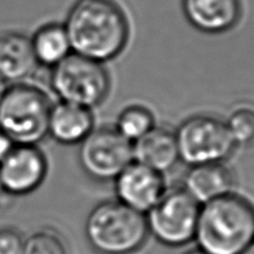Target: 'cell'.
Instances as JSON below:
<instances>
[{"label":"cell","mask_w":254,"mask_h":254,"mask_svg":"<svg viewBox=\"0 0 254 254\" xmlns=\"http://www.w3.org/2000/svg\"><path fill=\"white\" fill-rule=\"evenodd\" d=\"M208 254H241L254 241V206L233 192L201 205L195 240Z\"/></svg>","instance_id":"2"},{"label":"cell","mask_w":254,"mask_h":254,"mask_svg":"<svg viewBox=\"0 0 254 254\" xmlns=\"http://www.w3.org/2000/svg\"><path fill=\"white\" fill-rule=\"evenodd\" d=\"M64 26L72 54L103 64L124 51L130 34L128 16L116 0H76Z\"/></svg>","instance_id":"1"},{"label":"cell","mask_w":254,"mask_h":254,"mask_svg":"<svg viewBox=\"0 0 254 254\" xmlns=\"http://www.w3.org/2000/svg\"><path fill=\"white\" fill-rule=\"evenodd\" d=\"M241 254H254V241Z\"/></svg>","instance_id":"23"},{"label":"cell","mask_w":254,"mask_h":254,"mask_svg":"<svg viewBox=\"0 0 254 254\" xmlns=\"http://www.w3.org/2000/svg\"><path fill=\"white\" fill-rule=\"evenodd\" d=\"M47 170V158L39 146L15 144L0 163V184L6 196H26L42 185Z\"/></svg>","instance_id":"9"},{"label":"cell","mask_w":254,"mask_h":254,"mask_svg":"<svg viewBox=\"0 0 254 254\" xmlns=\"http://www.w3.org/2000/svg\"><path fill=\"white\" fill-rule=\"evenodd\" d=\"M184 254H208V253L203 252V251L200 250V248H195V250L188 251V252H185Z\"/></svg>","instance_id":"24"},{"label":"cell","mask_w":254,"mask_h":254,"mask_svg":"<svg viewBox=\"0 0 254 254\" xmlns=\"http://www.w3.org/2000/svg\"><path fill=\"white\" fill-rule=\"evenodd\" d=\"M133 161V144L111 127L94 128L78 144L82 171L97 183H111Z\"/></svg>","instance_id":"8"},{"label":"cell","mask_w":254,"mask_h":254,"mask_svg":"<svg viewBox=\"0 0 254 254\" xmlns=\"http://www.w3.org/2000/svg\"><path fill=\"white\" fill-rule=\"evenodd\" d=\"M14 145L15 144L12 143L11 139L5 135L2 131H0V163L6 158V155L11 151Z\"/></svg>","instance_id":"21"},{"label":"cell","mask_w":254,"mask_h":254,"mask_svg":"<svg viewBox=\"0 0 254 254\" xmlns=\"http://www.w3.org/2000/svg\"><path fill=\"white\" fill-rule=\"evenodd\" d=\"M94 129L92 109L59 101L51 107L47 136L62 145H78Z\"/></svg>","instance_id":"12"},{"label":"cell","mask_w":254,"mask_h":254,"mask_svg":"<svg viewBox=\"0 0 254 254\" xmlns=\"http://www.w3.org/2000/svg\"><path fill=\"white\" fill-rule=\"evenodd\" d=\"M155 126V118L150 109L140 104H131L118 114L114 129L133 144Z\"/></svg>","instance_id":"17"},{"label":"cell","mask_w":254,"mask_h":254,"mask_svg":"<svg viewBox=\"0 0 254 254\" xmlns=\"http://www.w3.org/2000/svg\"><path fill=\"white\" fill-rule=\"evenodd\" d=\"M5 196H6V195H5L4 190H2V188H1V184H0V205H1L2 201H4Z\"/></svg>","instance_id":"25"},{"label":"cell","mask_w":254,"mask_h":254,"mask_svg":"<svg viewBox=\"0 0 254 254\" xmlns=\"http://www.w3.org/2000/svg\"><path fill=\"white\" fill-rule=\"evenodd\" d=\"M84 235L89 247L98 254H133L149 237L145 215L118 200H104L91 208Z\"/></svg>","instance_id":"3"},{"label":"cell","mask_w":254,"mask_h":254,"mask_svg":"<svg viewBox=\"0 0 254 254\" xmlns=\"http://www.w3.org/2000/svg\"><path fill=\"white\" fill-rule=\"evenodd\" d=\"M52 104L37 86L27 82L9 84L0 102V131L14 144L37 145L47 136Z\"/></svg>","instance_id":"4"},{"label":"cell","mask_w":254,"mask_h":254,"mask_svg":"<svg viewBox=\"0 0 254 254\" xmlns=\"http://www.w3.org/2000/svg\"><path fill=\"white\" fill-rule=\"evenodd\" d=\"M37 67L30 36L19 31L0 35V77L9 84L22 83L34 76Z\"/></svg>","instance_id":"15"},{"label":"cell","mask_w":254,"mask_h":254,"mask_svg":"<svg viewBox=\"0 0 254 254\" xmlns=\"http://www.w3.org/2000/svg\"><path fill=\"white\" fill-rule=\"evenodd\" d=\"M114 192L119 202L146 215L166 191L163 174L131 161L116 178Z\"/></svg>","instance_id":"10"},{"label":"cell","mask_w":254,"mask_h":254,"mask_svg":"<svg viewBox=\"0 0 254 254\" xmlns=\"http://www.w3.org/2000/svg\"><path fill=\"white\" fill-rule=\"evenodd\" d=\"M7 87H9V83H7L6 81H5L2 77H0V102H1L2 97H4L5 92H6Z\"/></svg>","instance_id":"22"},{"label":"cell","mask_w":254,"mask_h":254,"mask_svg":"<svg viewBox=\"0 0 254 254\" xmlns=\"http://www.w3.org/2000/svg\"><path fill=\"white\" fill-rule=\"evenodd\" d=\"M225 122L236 146L254 145V103H237Z\"/></svg>","instance_id":"18"},{"label":"cell","mask_w":254,"mask_h":254,"mask_svg":"<svg viewBox=\"0 0 254 254\" xmlns=\"http://www.w3.org/2000/svg\"><path fill=\"white\" fill-rule=\"evenodd\" d=\"M20 254H68L64 238L52 228H42L25 238Z\"/></svg>","instance_id":"19"},{"label":"cell","mask_w":254,"mask_h":254,"mask_svg":"<svg viewBox=\"0 0 254 254\" xmlns=\"http://www.w3.org/2000/svg\"><path fill=\"white\" fill-rule=\"evenodd\" d=\"M133 161L163 175L173 170L180 161L175 130L164 126L154 127L133 143Z\"/></svg>","instance_id":"13"},{"label":"cell","mask_w":254,"mask_h":254,"mask_svg":"<svg viewBox=\"0 0 254 254\" xmlns=\"http://www.w3.org/2000/svg\"><path fill=\"white\" fill-rule=\"evenodd\" d=\"M201 206L183 188L166 189L145 215L149 236L168 247H183L195 240Z\"/></svg>","instance_id":"7"},{"label":"cell","mask_w":254,"mask_h":254,"mask_svg":"<svg viewBox=\"0 0 254 254\" xmlns=\"http://www.w3.org/2000/svg\"><path fill=\"white\" fill-rule=\"evenodd\" d=\"M181 7L189 24L207 35L230 31L242 16L241 0H181Z\"/></svg>","instance_id":"11"},{"label":"cell","mask_w":254,"mask_h":254,"mask_svg":"<svg viewBox=\"0 0 254 254\" xmlns=\"http://www.w3.org/2000/svg\"><path fill=\"white\" fill-rule=\"evenodd\" d=\"M235 184L233 171L225 163H213L190 166L181 188L201 206L233 192Z\"/></svg>","instance_id":"14"},{"label":"cell","mask_w":254,"mask_h":254,"mask_svg":"<svg viewBox=\"0 0 254 254\" xmlns=\"http://www.w3.org/2000/svg\"><path fill=\"white\" fill-rule=\"evenodd\" d=\"M24 241V236L16 228H0V254H20Z\"/></svg>","instance_id":"20"},{"label":"cell","mask_w":254,"mask_h":254,"mask_svg":"<svg viewBox=\"0 0 254 254\" xmlns=\"http://www.w3.org/2000/svg\"><path fill=\"white\" fill-rule=\"evenodd\" d=\"M50 86L59 101L93 109L107 99L112 81L103 64L71 54L51 68Z\"/></svg>","instance_id":"5"},{"label":"cell","mask_w":254,"mask_h":254,"mask_svg":"<svg viewBox=\"0 0 254 254\" xmlns=\"http://www.w3.org/2000/svg\"><path fill=\"white\" fill-rule=\"evenodd\" d=\"M39 66L52 68L72 54L66 29L61 22H47L30 36Z\"/></svg>","instance_id":"16"},{"label":"cell","mask_w":254,"mask_h":254,"mask_svg":"<svg viewBox=\"0 0 254 254\" xmlns=\"http://www.w3.org/2000/svg\"><path fill=\"white\" fill-rule=\"evenodd\" d=\"M179 158L188 166L225 163L237 148L225 119L210 113L186 118L175 130Z\"/></svg>","instance_id":"6"}]
</instances>
